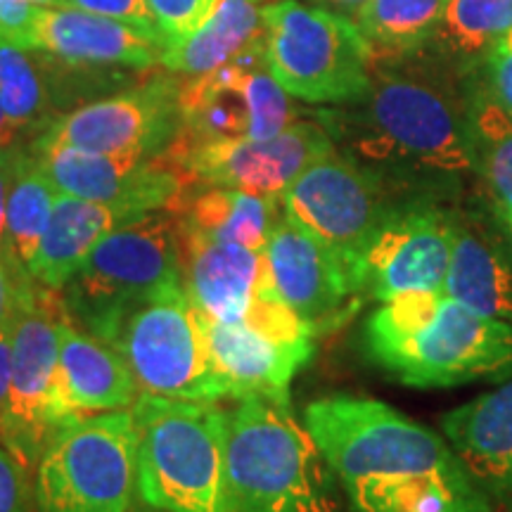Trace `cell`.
<instances>
[{
	"instance_id": "cell-30",
	"label": "cell",
	"mask_w": 512,
	"mask_h": 512,
	"mask_svg": "<svg viewBox=\"0 0 512 512\" xmlns=\"http://www.w3.org/2000/svg\"><path fill=\"white\" fill-rule=\"evenodd\" d=\"M470 145L498 209H512V117L489 95L470 100Z\"/></svg>"
},
{
	"instance_id": "cell-38",
	"label": "cell",
	"mask_w": 512,
	"mask_h": 512,
	"mask_svg": "<svg viewBox=\"0 0 512 512\" xmlns=\"http://www.w3.org/2000/svg\"><path fill=\"white\" fill-rule=\"evenodd\" d=\"M19 147L22 145L8 147V150H0V256H5V259H8L10 264L17 268V271H22V268L12 261V254L8 247V195H10L12 178H15Z\"/></svg>"
},
{
	"instance_id": "cell-26",
	"label": "cell",
	"mask_w": 512,
	"mask_h": 512,
	"mask_svg": "<svg viewBox=\"0 0 512 512\" xmlns=\"http://www.w3.org/2000/svg\"><path fill=\"white\" fill-rule=\"evenodd\" d=\"M444 292L472 311L512 323V256L463 214H456Z\"/></svg>"
},
{
	"instance_id": "cell-22",
	"label": "cell",
	"mask_w": 512,
	"mask_h": 512,
	"mask_svg": "<svg viewBox=\"0 0 512 512\" xmlns=\"http://www.w3.org/2000/svg\"><path fill=\"white\" fill-rule=\"evenodd\" d=\"M140 216H145L143 211L124 204L91 202L60 192L29 266L31 278L46 290L60 292L105 235Z\"/></svg>"
},
{
	"instance_id": "cell-21",
	"label": "cell",
	"mask_w": 512,
	"mask_h": 512,
	"mask_svg": "<svg viewBox=\"0 0 512 512\" xmlns=\"http://www.w3.org/2000/svg\"><path fill=\"white\" fill-rule=\"evenodd\" d=\"M441 434L496 508L512 512V377L441 415Z\"/></svg>"
},
{
	"instance_id": "cell-7",
	"label": "cell",
	"mask_w": 512,
	"mask_h": 512,
	"mask_svg": "<svg viewBox=\"0 0 512 512\" xmlns=\"http://www.w3.org/2000/svg\"><path fill=\"white\" fill-rule=\"evenodd\" d=\"M264 48L275 81L309 105H349L370 86L375 60L356 22L318 5H266Z\"/></svg>"
},
{
	"instance_id": "cell-27",
	"label": "cell",
	"mask_w": 512,
	"mask_h": 512,
	"mask_svg": "<svg viewBox=\"0 0 512 512\" xmlns=\"http://www.w3.org/2000/svg\"><path fill=\"white\" fill-rule=\"evenodd\" d=\"M264 41V10L256 0H216L207 22L164 57L174 74L204 76Z\"/></svg>"
},
{
	"instance_id": "cell-14",
	"label": "cell",
	"mask_w": 512,
	"mask_h": 512,
	"mask_svg": "<svg viewBox=\"0 0 512 512\" xmlns=\"http://www.w3.org/2000/svg\"><path fill=\"white\" fill-rule=\"evenodd\" d=\"M181 93L176 76H155L69 110L41 138L102 155L164 157L183 136Z\"/></svg>"
},
{
	"instance_id": "cell-45",
	"label": "cell",
	"mask_w": 512,
	"mask_h": 512,
	"mask_svg": "<svg viewBox=\"0 0 512 512\" xmlns=\"http://www.w3.org/2000/svg\"><path fill=\"white\" fill-rule=\"evenodd\" d=\"M27 3L41 5V8H53V5H60V0H27Z\"/></svg>"
},
{
	"instance_id": "cell-2",
	"label": "cell",
	"mask_w": 512,
	"mask_h": 512,
	"mask_svg": "<svg viewBox=\"0 0 512 512\" xmlns=\"http://www.w3.org/2000/svg\"><path fill=\"white\" fill-rule=\"evenodd\" d=\"M304 425L354 512H496L444 434L384 401L320 396Z\"/></svg>"
},
{
	"instance_id": "cell-16",
	"label": "cell",
	"mask_w": 512,
	"mask_h": 512,
	"mask_svg": "<svg viewBox=\"0 0 512 512\" xmlns=\"http://www.w3.org/2000/svg\"><path fill=\"white\" fill-rule=\"evenodd\" d=\"M27 145L62 195L102 204H124L150 214L174 209L185 190L183 171L162 157L102 155L41 136Z\"/></svg>"
},
{
	"instance_id": "cell-41",
	"label": "cell",
	"mask_w": 512,
	"mask_h": 512,
	"mask_svg": "<svg viewBox=\"0 0 512 512\" xmlns=\"http://www.w3.org/2000/svg\"><path fill=\"white\" fill-rule=\"evenodd\" d=\"M17 145H27V143L17 136V131L12 128L8 117H5L3 105H0V150H8V147H17Z\"/></svg>"
},
{
	"instance_id": "cell-34",
	"label": "cell",
	"mask_w": 512,
	"mask_h": 512,
	"mask_svg": "<svg viewBox=\"0 0 512 512\" xmlns=\"http://www.w3.org/2000/svg\"><path fill=\"white\" fill-rule=\"evenodd\" d=\"M31 472L0 444V512H34V486Z\"/></svg>"
},
{
	"instance_id": "cell-15",
	"label": "cell",
	"mask_w": 512,
	"mask_h": 512,
	"mask_svg": "<svg viewBox=\"0 0 512 512\" xmlns=\"http://www.w3.org/2000/svg\"><path fill=\"white\" fill-rule=\"evenodd\" d=\"M332 150L335 140L320 121L297 119L273 138L176 143L169 155L185 176L200 185H219L283 200L285 190Z\"/></svg>"
},
{
	"instance_id": "cell-32",
	"label": "cell",
	"mask_w": 512,
	"mask_h": 512,
	"mask_svg": "<svg viewBox=\"0 0 512 512\" xmlns=\"http://www.w3.org/2000/svg\"><path fill=\"white\" fill-rule=\"evenodd\" d=\"M216 0H147L159 29L169 38L171 50L195 34L207 22ZM169 50V53H171Z\"/></svg>"
},
{
	"instance_id": "cell-19",
	"label": "cell",
	"mask_w": 512,
	"mask_h": 512,
	"mask_svg": "<svg viewBox=\"0 0 512 512\" xmlns=\"http://www.w3.org/2000/svg\"><path fill=\"white\" fill-rule=\"evenodd\" d=\"M181 235V280L197 313L219 323H242L261 292L275 290L266 252Z\"/></svg>"
},
{
	"instance_id": "cell-3",
	"label": "cell",
	"mask_w": 512,
	"mask_h": 512,
	"mask_svg": "<svg viewBox=\"0 0 512 512\" xmlns=\"http://www.w3.org/2000/svg\"><path fill=\"white\" fill-rule=\"evenodd\" d=\"M363 351L413 389H448L512 377V323L472 311L446 292L380 302L363 325Z\"/></svg>"
},
{
	"instance_id": "cell-39",
	"label": "cell",
	"mask_w": 512,
	"mask_h": 512,
	"mask_svg": "<svg viewBox=\"0 0 512 512\" xmlns=\"http://www.w3.org/2000/svg\"><path fill=\"white\" fill-rule=\"evenodd\" d=\"M10 380H12V328L8 323L0 328V439H3L5 422H8Z\"/></svg>"
},
{
	"instance_id": "cell-36",
	"label": "cell",
	"mask_w": 512,
	"mask_h": 512,
	"mask_svg": "<svg viewBox=\"0 0 512 512\" xmlns=\"http://www.w3.org/2000/svg\"><path fill=\"white\" fill-rule=\"evenodd\" d=\"M489 98L512 117V50L491 48L486 55Z\"/></svg>"
},
{
	"instance_id": "cell-43",
	"label": "cell",
	"mask_w": 512,
	"mask_h": 512,
	"mask_svg": "<svg viewBox=\"0 0 512 512\" xmlns=\"http://www.w3.org/2000/svg\"><path fill=\"white\" fill-rule=\"evenodd\" d=\"M494 48H505V50H512V29L508 31V34H505V36L501 38V41L496 43Z\"/></svg>"
},
{
	"instance_id": "cell-31",
	"label": "cell",
	"mask_w": 512,
	"mask_h": 512,
	"mask_svg": "<svg viewBox=\"0 0 512 512\" xmlns=\"http://www.w3.org/2000/svg\"><path fill=\"white\" fill-rule=\"evenodd\" d=\"M512 29V0H448L432 46L448 57L489 53Z\"/></svg>"
},
{
	"instance_id": "cell-9",
	"label": "cell",
	"mask_w": 512,
	"mask_h": 512,
	"mask_svg": "<svg viewBox=\"0 0 512 512\" xmlns=\"http://www.w3.org/2000/svg\"><path fill=\"white\" fill-rule=\"evenodd\" d=\"M62 304L50 302L38 283L19 297L12 328V380L5 434L0 439L27 470H36L64 427L81 418L67 399L60 373Z\"/></svg>"
},
{
	"instance_id": "cell-28",
	"label": "cell",
	"mask_w": 512,
	"mask_h": 512,
	"mask_svg": "<svg viewBox=\"0 0 512 512\" xmlns=\"http://www.w3.org/2000/svg\"><path fill=\"white\" fill-rule=\"evenodd\" d=\"M448 0H368L356 15L373 60L427 48L437 36Z\"/></svg>"
},
{
	"instance_id": "cell-4",
	"label": "cell",
	"mask_w": 512,
	"mask_h": 512,
	"mask_svg": "<svg viewBox=\"0 0 512 512\" xmlns=\"http://www.w3.org/2000/svg\"><path fill=\"white\" fill-rule=\"evenodd\" d=\"M226 472L238 512H337V484L290 406L240 399L226 411Z\"/></svg>"
},
{
	"instance_id": "cell-10",
	"label": "cell",
	"mask_w": 512,
	"mask_h": 512,
	"mask_svg": "<svg viewBox=\"0 0 512 512\" xmlns=\"http://www.w3.org/2000/svg\"><path fill=\"white\" fill-rule=\"evenodd\" d=\"M110 347L124 356L140 392L204 403L226 399L183 280L133 306L114 330Z\"/></svg>"
},
{
	"instance_id": "cell-29",
	"label": "cell",
	"mask_w": 512,
	"mask_h": 512,
	"mask_svg": "<svg viewBox=\"0 0 512 512\" xmlns=\"http://www.w3.org/2000/svg\"><path fill=\"white\" fill-rule=\"evenodd\" d=\"M57 195L60 192L38 164V159L31 155L29 145L19 147L15 178H12L8 195V247L12 261L24 273H29Z\"/></svg>"
},
{
	"instance_id": "cell-37",
	"label": "cell",
	"mask_w": 512,
	"mask_h": 512,
	"mask_svg": "<svg viewBox=\"0 0 512 512\" xmlns=\"http://www.w3.org/2000/svg\"><path fill=\"white\" fill-rule=\"evenodd\" d=\"M34 283L36 280L31 275L17 271L5 256H0V328L10 323L17 311L19 297Z\"/></svg>"
},
{
	"instance_id": "cell-17",
	"label": "cell",
	"mask_w": 512,
	"mask_h": 512,
	"mask_svg": "<svg viewBox=\"0 0 512 512\" xmlns=\"http://www.w3.org/2000/svg\"><path fill=\"white\" fill-rule=\"evenodd\" d=\"M264 252L275 292L316 337L337 330L366 302L349 261L285 214Z\"/></svg>"
},
{
	"instance_id": "cell-20",
	"label": "cell",
	"mask_w": 512,
	"mask_h": 512,
	"mask_svg": "<svg viewBox=\"0 0 512 512\" xmlns=\"http://www.w3.org/2000/svg\"><path fill=\"white\" fill-rule=\"evenodd\" d=\"M34 48L83 67L150 69L162 64L171 46L131 24L76 8H41Z\"/></svg>"
},
{
	"instance_id": "cell-5",
	"label": "cell",
	"mask_w": 512,
	"mask_h": 512,
	"mask_svg": "<svg viewBox=\"0 0 512 512\" xmlns=\"http://www.w3.org/2000/svg\"><path fill=\"white\" fill-rule=\"evenodd\" d=\"M138 501L164 512H238L226 472V411L140 392Z\"/></svg>"
},
{
	"instance_id": "cell-42",
	"label": "cell",
	"mask_w": 512,
	"mask_h": 512,
	"mask_svg": "<svg viewBox=\"0 0 512 512\" xmlns=\"http://www.w3.org/2000/svg\"><path fill=\"white\" fill-rule=\"evenodd\" d=\"M498 214H501L505 228H508V233H510V238H512V209H498Z\"/></svg>"
},
{
	"instance_id": "cell-23",
	"label": "cell",
	"mask_w": 512,
	"mask_h": 512,
	"mask_svg": "<svg viewBox=\"0 0 512 512\" xmlns=\"http://www.w3.org/2000/svg\"><path fill=\"white\" fill-rule=\"evenodd\" d=\"M72 62L46 50L17 48L0 43V105L24 143L41 136L64 114L69 95Z\"/></svg>"
},
{
	"instance_id": "cell-1",
	"label": "cell",
	"mask_w": 512,
	"mask_h": 512,
	"mask_svg": "<svg viewBox=\"0 0 512 512\" xmlns=\"http://www.w3.org/2000/svg\"><path fill=\"white\" fill-rule=\"evenodd\" d=\"M318 121L396 200L439 202L475 171L470 102L430 46L375 60L368 91Z\"/></svg>"
},
{
	"instance_id": "cell-35",
	"label": "cell",
	"mask_w": 512,
	"mask_h": 512,
	"mask_svg": "<svg viewBox=\"0 0 512 512\" xmlns=\"http://www.w3.org/2000/svg\"><path fill=\"white\" fill-rule=\"evenodd\" d=\"M38 12H41V5L27 3V0H0V43L34 48Z\"/></svg>"
},
{
	"instance_id": "cell-44",
	"label": "cell",
	"mask_w": 512,
	"mask_h": 512,
	"mask_svg": "<svg viewBox=\"0 0 512 512\" xmlns=\"http://www.w3.org/2000/svg\"><path fill=\"white\" fill-rule=\"evenodd\" d=\"M128 512H164V510H157V508H152V505L140 503V505H133V508L128 510Z\"/></svg>"
},
{
	"instance_id": "cell-8",
	"label": "cell",
	"mask_w": 512,
	"mask_h": 512,
	"mask_svg": "<svg viewBox=\"0 0 512 512\" xmlns=\"http://www.w3.org/2000/svg\"><path fill=\"white\" fill-rule=\"evenodd\" d=\"M133 498L138 427L128 408L64 427L34 470L36 512H128Z\"/></svg>"
},
{
	"instance_id": "cell-6",
	"label": "cell",
	"mask_w": 512,
	"mask_h": 512,
	"mask_svg": "<svg viewBox=\"0 0 512 512\" xmlns=\"http://www.w3.org/2000/svg\"><path fill=\"white\" fill-rule=\"evenodd\" d=\"M181 280V235L174 209H159L105 235L60 290L64 318L110 344L133 306Z\"/></svg>"
},
{
	"instance_id": "cell-11",
	"label": "cell",
	"mask_w": 512,
	"mask_h": 512,
	"mask_svg": "<svg viewBox=\"0 0 512 512\" xmlns=\"http://www.w3.org/2000/svg\"><path fill=\"white\" fill-rule=\"evenodd\" d=\"M292 95L275 81L264 41L204 76L183 81V136L178 143L264 140L297 121Z\"/></svg>"
},
{
	"instance_id": "cell-13",
	"label": "cell",
	"mask_w": 512,
	"mask_h": 512,
	"mask_svg": "<svg viewBox=\"0 0 512 512\" xmlns=\"http://www.w3.org/2000/svg\"><path fill=\"white\" fill-rule=\"evenodd\" d=\"M456 211L437 200H399L356 264L366 302H387L406 292H444L453 249Z\"/></svg>"
},
{
	"instance_id": "cell-40",
	"label": "cell",
	"mask_w": 512,
	"mask_h": 512,
	"mask_svg": "<svg viewBox=\"0 0 512 512\" xmlns=\"http://www.w3.org/2000/svg\"><path fill=\"white\" fill-rule=\"evenodd\" d=\"M366 3L368 0H311V5H318V8L337 12V15L349 19H356V15L363 10Z\"/></svg>"
},
{
	"instance_id": "cell-24",
	"label": "cell",
	"mask_w": 512,
	"mask_h": 512,
	"mask_svg": "<svg viewBox=\"0 0 512 512\" xmlns=\"http://www.w3.org/2000/svg\"><path fill=\"white\" fill-rule=\"evenodd\" d=\"M60 373L64 392L74 411L98 415L126 411L138 401L140 387L117 349L60 320Z\"/></svg>"
},
{
	"instance_id": "cell-18",
	"label": "cell",
	"mask_w": 512,
	"mask_h": 512,
	"mask_svg": "<svg viewBox=\"0 0 512 512\" xmlns=\"http://www.w3.org/2000/svg\"><path fill=\"white\" fill-rule=\"evenodd\" d=\"M200 325L226 399H268L290 406L294 375L311 361L316 347H292L261 335L245 323H219L202 313Z\"/></svg>"
},
{
	"instance_id": "cell-33",
	"label": "cell",
	"mask_w": 512,
	"mask_h": 512,
	"mask_svg": "<svg viewBox=\"0 0 512 512\" xmlns=\"http://www.w3.org/2000/svg\"><path fill=\"white\" fill-rule=\"evenodd\" d=\"M60 5L62 8H76L83 12H93V15H100V17L117 19V22L131 24V27H136L140 31H145V34L157 36L169 43V38L164 36V31L159 29L157 19L152 15L147 0H60Z\"/></svg>"
},
{
	"instance_id": "cell-25",
	"label": "cell",
	"mask_w": 512,
	"mask_h": 512,
	"mask_svg": "<svg viewBox=\"0 0 512 512\" xmlns=\"http://www.w3.org/2000/svg\"><path fill=\"white\" fill-rule=\"evenodd\" d=\"M174 211L181 233L233 242L254 252H264L273 228L285 214L280 197L252 195L219 185H200L192 195H185L183 190Z\"/></svg>"
},
{
	"instance_id": "cell-12",
	"label": "cell",
	"mask_w": 512,
	"mask_h": 512,
	"mask_svg": "<svg viewBox=\"0 0 512 512\" xmlns=\"http://www.w3.org/2000/svg\"><path fill=\"white\" fill-rule=\"evenodd\" d=\"M394 202L399 200L380 178L335 147L285 190L283 211L356 271L363 249Z\"/></svg>"
}]
</instances>
